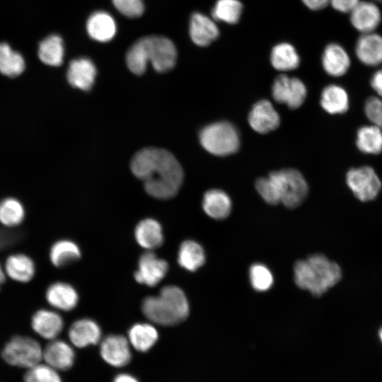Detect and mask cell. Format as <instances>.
<instances>
[{
  "label": "cell",
  "mask_w": 382,
  "mask_h": 382,
  "mask_svg": "<svg viewBox=\"0 0 382 382\" xmlns=\"http://www.w3.org/2000/svg\"><path fill=\"white\" fill-rule=\"evenodd\" d=\"M133 174L144 181L148 194L158 199L173 197L183 180L182 167L169 151L158 148H144L132 159Z\"/></svg>",
  "instance_id": "obj_1"
},
{
  "label": "cell",
  "mask_w": 382,
  "mask_h": 382,
  "mask_svg": "<svg viewBox=\"0 0 382 382\" xmlns=\"http://www.w3.org/2000/svg\"><path fill=\"white\" fill-rule=\"evenodd\" d=\"M294 273L296 284L316 296L323 295L342 277L340 266L321 254L297 261Z\"/></svg>",
  "instance_id": "obj_2"
},
{
  "label": "cell",
  "mask_w": 382,
  "mask_h": 382,
  "mask_svg": "<svg viewBox=\"0 0 382 382\" xmlns=\"http://www.w3.org/2000/svg\"><path fill=\"white\" fill-rule=\"evenodd\" d=\"M144 316L161 325H175L185 320L190 312L183 291L174 285L163 287L158 296H148L141 303Z\"/></svg>",
  "instance_id": "obj_3"
},
{
  "label": "cell",
  "mask_w": 382,
  "mask_h": 382,
  "mask_svg": "<svg viewBox=\"0 0 382 382\" xmlns=\"http://www.w3.org/2000/svg\"><path fill=\"white\" fill-rule=\"evenodd\" d=\"M199 141L204 149L218 156L233 154L240 146L237 129L232 124L224 121L204 127L199 133Z\"/></svg>",
  "instance_id": "obj_4"
},
{
  "label": "cell",
  "mask_w": 382,
  "mask_h": 382,
  "mask_svg": "<svg viewBox=\"0 0 382 382\" xmlns=\"http://www.w3.org/2000/svg\"><path fill=\"white\" fill-rule=\"evenodd\" d=\"M277 186L281 202L286 207H299L308 192V184L300 172L295 169H283L270 173Z\"/></svg>",
  "instance_id": "obj_5"
},
{
  "label": "cell",
  "mask_w": 382,
  "mask_h": 382,
  "mask_svg": "<svg viewBox=\"0 0 382 382\" xmlns=\"http://www.w3.org/2000/svg\"><path fill=\"white\" fill-rule=\"evenodd\" d=\"M1 355L11 365L29 369L41 361L42 350L33 338L16 336L6 343Z\"/></svg>",
  "instance_id": "obj_6"
},
{
  "label": "cell",
  "mask_w": 382,
  "mask_h": 382,
  "mask_svg": "<svg viewBox=\"0 0 382 382\" xmlns=\"http://www.w3.org/2000/svg\"><path fill=\"white\" fill-rule=\"evenodd\" d=\"M347 184L361 202L375 199L381 188V183L374 170L369 166L350 169L346 176Z\"/></svg>",
  "instance_id": "obj_7"
},
{
  "label": "cell",
  "mask_w": 382,
  "mask_h": 382,
  "mask_svg": "<svg viewBox=\"0 0 382 382\" xmlns=\"http://www.w3.org/2000/svg\"><path fill=\"white\" fill-rule=\"evenodd\" d=\"M146 57L158 72L172 69L176 62L177 51L173 42L163 36L144 37Z\"/></svg>",
  "instance_id": "obj_8"
},
{
  "label": "cell",
  "mask_w": 382,
  "mask_h": 382,
  "mask_svg": "<svg viewBox=\"0 0 382 382\" xmlns=\"http://www.w3.org/2000/svg\"><path fill=\"white\" fill-rule=\"evenodd\" d=\"M272 93L277 103H284L289 108L296 109L303 103L307 91L299 79L281 74L273 83Z\"/></svg>",
  "instance_id": "obj_9"
},
{
  "label": "cell",
  "mask_w": 382,
  "mask_h": 382,
  "mask_svg": "<svg viewBox=\"0 0 382 382\" xmlns=\"http://www.w3.org/2000/svg\"><path fill=\"white\" fill-rule=\"evenodd\" d=\"M168 270V265L165 260L152 252H146L140 256L134 278L139 284L154 286L164 278Z\"/></svg>",
  "instance_id": "obj_10"
},
{
  "label": "cell",
  "mask_w": 382,
  "mask_h": 382,
  "mask_svg": "<svg viewBox=\"0 0 382 382\" xmlns=\"http://www.w3.org/2000/svg\"><path fill=\"white\" fill-rule=\"evenodd\" d=\"M100 354L106 363L115 367L126 366L132 358L129 342L120 335L105 337L100 346Z\"/></svg>",
  "instance_id": "obj_11"
},
{
  "label": "cell",
  "mask_w": 382,
  "mask_h": 382,
  "mask_svg": "<svg viewBox=\"0 0 382 382\" xmlns=\"http://www.w3.org/2000/svg\"><path fill=\"white\" fill-rule=\"evenodd\" d=\"M248 122L254 131L266 134L279 127L280 117L269 100H261L253 105L249 112Z\"/></svg>",
  "instance_id": "obj_12"
},
{
  "label": "cell",
  "mask_w": 382,
  "mask_h": 382,
  "mask_svg": "<svg viewBox=\"0 0 382 382\" xmlns=\"http://www.w3.org/2000/svg\"><path fill=\"white\" fill-rule=\"evenodd\" d=\"M381 13L371 1H359L350 12V22L361 33L373 32L380 24Z\"/></svg>",
  "instance_id": "obj_13"
},
{
  "label": "cell",
  "mask_w": 382,
  "mask_h": 382,
  "mask_svg": "<svg viewBox=\"0 0 382 382\" xmlns=\"http://www.w3.org/2000/svg\"><path fill=\"white\" fill-rule=\"evenodd\" d=\"M190 35L195 44L209 45L219 35V28L213 18L201 13H194L190 21Z\"/></svg>",
  "instance_id": "obj_14"
},
{
  "label": "cell",
  "mask_w": 382,
  "mask_h": 382,
  "mask_svg": "<svg viewBox=\"0 0 382 382\" xmlns=\"http://www.w3.org/2000/svg\"><path fill=\"white\" fill-rule=\"evenodd\" d=\"M355 53L365 65L382 64V36L373 32L362 33L356 42Z\"/></svg>",
  "instance_id": "obj_15"
},
{
  "label": "cell",
  "mask_w": 382,
  "mask_h": 382,
  "mask_svg": "<svg viewBox=\"0 0 382 382\" xmlns=\"http://www.w3.org/2000/svg\"><path fill=\"white\" fill-rule=\"evenodd\" d=\"M96 68L88 58L72 60L67 70V80L71 86L83 91H88L94 83Z\"/></svg>",
  "instance_id": "obj_16"
},
{
  "label": "cell",
  "mask_w": 382,
  "mask_h": 382,
  "mask_svg": "<svg viewBox=\"0 0 382 382\" xmlns=\"http://www.w3.org/2000/svg\"><path fill=\"white\" fill-rule=\"evenodd\" d=\"M63 320L56 311L40 309L33 316L31 326L33 330L42 337L54 340L63 329Z\"/></svg>",
  "instance_id": "obj_17"
},
{
  "label": "cell",
  "mask_w": 382,
  "mask_h": 382,
  "mask_svg": "<svg viewBox=\"0 0 382 382\" xmlns=\"http://www.w3.org/2000/svg\"><path fill=\"white\" fill-rule=\"evenodd\" d=\"M42 358L55 370H67L74 364L75 354L66 342L52 340L42 351Z\"/></svg>",
  "instance_id": "obj_18"
},
{
  "label": "cell",
  "mask_w": 382,
  "mask_h": 382,
  "mask_svg": "<svg viewBox=\"0 0 382 382\" xmlns=\"http://www.w3.org/2000/svg\"><path fill=\"white\" fill-rule=\"evenodd\" d=\"M69 337L75 347L83 348L100 340L101 330L96 321L83 318L72 323L69 330Z\"/></svg>",
  "instance_id": "obj_19"
},
{
  "label": "cell",
  "mask_w": 382,
  "mask_h": 382,
  "mask_svg": "<svg viewBox=\"0 0 382 382\" xmlns=\"http://www.w3.org/2000/svg\"><path fill=\"white\" fill-rule=\"evenodd\" d=\"M322 65L325 72L332 76H341L350 66L347 51L337 43L328 44L322 55Z\"/></svg>",
  "instance_id": "obj_20"
},
{
  "label": "cell",
  "mask_w": 382,
  "mask_h": 382,
  "mask_svg": "<svg viewBox=\"0 0 382 382\" xmlns=\"http://www.w3.org/2000/svg\"><path fill=\"white\" fill-rule=\"evenodd\" d=\"M46 299L50 306L61 311H71L79 301L78 293L70 284L65 282H55L46 291Z\"/></svg>",
  "instance_id": "obj_21"
},
{
  "label": "cell",
  "mask_w": 382,
  "mask_h": 382,
  "mask_svg": "<svg viewBox=\"0 0 382 382\" xmlns=\"http://www.w3.org/2000/svg\"><path fill=\"white\" fill-rule=\"evenodd\" d=\"M86 28L91 38L102 42L112 40L116 33L114 19L105 11H96L91 14L87 21Z\"/></svg>",
  "instance_id": "obj_22"
},
{
  "label": "cell",
  "mask_w": 382,
  "mask_h": 382,
  "mask_svg": "<svg viewBox=\"0 0 382 382\" xmlns=\"http://www.w3.org/2000/svg\"><path fill=\"white\" fill-rule=\"evenodd\" d=\"M204 212L214 219H224L231 213L232 203L229 196L224 191L213 189L207 191L203 197Z\"/></svg>",
  "instance_id": "obj_23"
},
{
  "label": "cell",
  "mask_w": 382,
  "mask_h": 382,
  "mask_svg": "<svg viewBox=\"0 0 382 382\" xmlns=\"http://www.w3.org/2000/svg\"><path fill=\"white\" fill-rule=\"evenodd\" d=\"M134 235L138 244L148 250L157 248L163 242L162 227L153 219L141 221L135 228Z\"/></svg>",
  "instance_id": "obj_24"
},
{
  "label": "cell",
  "mask_w": 382,
  "mask_h": 382,
  "mask_svg": "<svg viewBox=\"0 0 382 382\" xmlns=\"http://www.w3.org/2000/svg\"><path fill=\"white\" fill-rule=\"evenodd\" d=\"M4 271L11 279L25 283L34 277L35 264L33 260L26 255L13 254L6 259Z\"/></svg>",
  "instance_id": "obj_25"
},
{
  "label": "cell",
  "mask_w": 382,
  "mask_h": 382,
  "mask_svg": "<svg viewBox=\"0 0 382 382\" xmlns=\"http://www.w3.org/2000/svg\"><path fill=\"white\" fill-rule=\"evenodd\" d=\"M270 62L276 70L288 71L294 70L299 66L300 57L292 45L281 42L272 49Z\"/></svg>",
  "instance_id": "obj_26"
},
{
  "label": "cell",
  "mask_w": 382,
  "mask_h": 382,
  "mask_svg": "<svg viewBox=\"0 0 382 382\" xmlns=\"http://www.w3.org/2000/svg\"><path fill=\"white\" fill-rule=\"evenodd\" d=\"M320 105L330 114H342L349 108L348 95L341 86L329 85L322 91Z\"/></svg>",
  "instance_id": "obj_27"
},
{
  "label": "cell",
  "mask_w": 382,
  "mask_h": 382,
  "mask_svg": "<svg viewBox=\"0 0 382 382\" xmlns=\"http://www.w3.org/2000/svg\"><path fill=\"white\" fill-rule=\"evenodd\" d=\"M129 342L137 351H149L157 342V330L149 323H136L128 332Z\"/></svg>",
  "instance_id": "obj_28"
},
{
  "label": "cell",
  "mask_w": 382,
  "mask_h": 382,
  "mask_svg": "<svg viewBox=\"0 0 382 382\" xmlns=\"http://www.w3.org/2000/svg\"><path fill=\"white\" fill-rule=\"evenodd\" d=\"M178 262L180 267L194 272L202 267L205 262V253L198 243L187 240L183 242L178 253Z\"/></svg>",
  "instance_id": "obj_29"
},
{
  "label": "cell",
  "mask_w": 382,
  "mask_h": 382,
  "mask_svg": "<svg viewBox=\"0 0 382 382\" xmlns=\"http://www.w3.org/2000/svg\"><path fill=\"white\" fill-rule=\"evenodd\" d=\"M64 52L63 40L57 35H49L40 42L38 56L45 64L53 66L61 65Z\"/></svg>",
  "instance_id": "obj_30"
},
{
  "label": "cell",
  "mask_w": 382,
  "mask_h": 382,
  "mask_svg": "<svg viewBox=\"0 0 382 382\" xmlns=\"http://www.w3.org/2000/svg\"><path fill=\"white\" fill-rule=\"evenodd\" d=\"M81 257L79 246L69 240H61L51 247L50 259L57 267H61L78 260Z\"/></svg>",
  "instance_id": "obj_31"
},
{
  "label": "cell",
  "mask_w": 382,
  "mask_h": 382,
  "mask_svg": "<svg viewBox=\"0 0 382 382\" xmlns=\"http://www.w3.org/2000/svg\"><path fill=\"white\" fill-rule=\"evenodd\" d=\"M356 144L363 153L380 154L382 151V130L376 125L361 127L357 131Z\"/></svg>",
  "instance_id": "obj_32"
},
{
  "label": "cell",
  "mask_w": 382,
  "mask_h": 382,
  "mask_svg": "<svg viewBox=\"0 0 382 382\" xmlns=\"http://www.w3.org/2000/svg\"><path fill=\"white\" fill-rule=\"evenodd\" d=\"M23 56L8 44L0 43V72L8 77L20 75L25 69Z\"/></svg>",
  "instance_id": "obj_33"
},
{
  "label": "cell",
  "mask_w": 382,
  "mask_h": 382,
  "mask_svg": "<svg viewBox=\"0 0 382 382\" xmlns=\"http://www.w3.org/2000/svg\"><path fill=\"white\" fill-rule=\"evenodd\" d=\"M243 12V4L239 0H217L212 11L214 21L228 24L237 23Z\"/></svg>",
  "instance_id": "obj_34"
},
{
  "label": "cell",
  "mask_w": 382,
  "mask_h": 382,
  "mask_svg": "<svg viewBox=\"0 0 382 382\" xmlns=\"http://www.w3.org/2000/svg\"><path fill=\"white\" fill-rule=\"evenodd\" d=\"M25 211L22 204L15 198H6L0 202V223L14 227L23 220Z\"/></svg>",
  "instance_id": "obj_35"
},
{
  "label": "cell",
  "mask_w": 382,
  "mask_h": 382,
  "mask_svg": "<svg viewBox=\"0 0 382 382\" xmlns=\"http://www.w3.org/2000/svg\"><path fill=\"white\" fill-rule=\"evenodd\" d=\"M149 61L146 57L144 38L137 40L126 54V63L129 69L136 75L143 74Z\"/></svg>",
  "instance_id": "obj_36"
},
{
  "label": "cell",
  "mask_w": 382,
  "mask_h": 382,
  "mask_svg": "<svg viewBox=\"0 0 382 382\" xmlns=\"http://www.w3.org/2000/svg\"><path fill=\"white\" fill-rule=\"evenodd\" d=\"M249 276L251 285L256 291H265L272 286V274L262 264L255 263L250 268Z\"/></svg>",
  "instance_id": "obj_37"
},
{
  "label": "cell",
  "mask_w": 382,
  "mask_h": 382,
  "mask_svg": "<svg viewBox=\"0 0 382 382\" xmlns=\"http://www.w3.org/2000/svg\"><path fill=\"white\" fill-rule=\"evenodd\" d=\"M24 382H62L56 370L51 366L37 364L28 369Z\"/></svg>",
  "instance_id": "obj_38"
},
{
  "label": "cell",
  "mask_w": 382,
  "mask_h": 382,
  "mask_svg": "<svg viewBox=\"0 0 382 382\" xmlns=\"http://www.w3.org/2000/svg\"><path fill=\"white\" fill-rule=\"evenodd\" d=\"M255 188L261 197L270 204H277L281 198L277 186L269 175L267 178H260L255 182Z\"/></svg>",
  "instance_id": "obj_39"
},
{
  "label": "cell",
  "mask_w": 382,
  "mask_h": 382,
  "mask_svg": "<svg viewBox=\"0 0 382 382\" xmlns=\"http://www.w3.org/2000/svg\"><path fill=\"white\" fill-rule=\"evenodd\" d=\"M115 7L128 18H138L144 11L143 0H112Z\"/></svg>",
  "instance_id": "obj_40"
},
{
  "label": "cell",
  "mask_w": 382,
  "mask_h": 382,
  "mask_svg": "<svg viewBox=\"0 0 382 382\" xmlns=\"http://www.w3.org/2000/svg\"><path fill=\"white\" fill-rule=\"evenodd\" d=\"M364 112L368 119L382 130V100L369 98L365 102Z\"/></svg>",
  "instance_id": "obj_41"
},
{
  "label": "cell",
  "mask_w": 382,
  "mask_h": 382,
  "mask_svg": "<svg viewBox=\"0 0 382 382\" xmlns=\"http://www.w3.org/2000/svg\"><path fill=\"white\" fill-rule=\"evenodd\" d=\"M359 1V0H329V4L339 12L350 13Z\"/></svg>",
  "instance_id": "obj_42"
},
{
  "label": "cell",
  "mask_w": 382,
  "mask_h": 382,
  "mask_svg": "<svg viewBox=\"0 0 382 382\" xmlns=\"http://www.w3.org/2000/svg\"><path fill=\"white\" fill-rule=\"evenodd\" d=\"M370 83L377 94L382 97V69L374 73Z\"/></svg>",
  "instance_id": "obj_43"
},
{
  "label": "cell",
  "mask_w": 382,
  "mask_h": 382,
  "mask_svg": "<svg viewBox=\"0 0 382 382\" xmlns=\"http://www.w3.org/2000/svg\"><path fill=\"white\" fill-rule=\"evenodd\" d=\"M303 4L311 10H320L329 4V0H301Z\"/></svg>",
  "instance_id": "obj_44"
},
{
  "label": "cell",
  "mask_w": 382,
  "mask_h": 382,
  "mask_svg": "<svg viewBox=\"0 0 382 382\" xmlns=\"http://www.w3.org/2000/svg\"><path fill=\"white\" fill-rule=\"evenodd\" d=\"M113 382H139L138 380L133 376L127 374H118Z\"/></svg>",
  "instance_id": "obj_45"
},
{
  "label": "cell",
  "mask_w": 382,
  "mask_h": 382,
  "mask_svg": "<svg viewBox=\"0 0 382 382\" xmlns=\"http://www.w3.org/2000/svg\"><path fill=\"white\" fill-rule=\"evenodd\" d=\"M5 277H6L5 271L0 265V287H1V285L4 282Z\"/></svg>",
  "instance_id": "obj_46"
},
{
  "label": "cell",
  "mask_w": 382,
  "mask_h": 382,
  "mask_svg": "<svg viewBox=\"0 0 382 382\" xmlns=\"http://www.w3.org/2000/svg\"><path fill=\"white\" fill-rule=\"evenodd\" d=\"M378 335H379L380 340H381V341L382 342V327L379 330Z\"/></svg>",
  "instance_id": "obj_47"
},
{
  "label": "cell",
  "mask_w": 382,
  "mask_h": 382,
  "mask_svg": "<svg viewBox=\"0 0 382 382\" xmlns=\"http://www.w3.org/2000/svg\"><path fill=\"white\" fill-rule=\"evenodd\" d=\"M374 1L382 3V0H374Z\"/></svg>",
  "instance_id": "obj_48"
}]
</instances>
